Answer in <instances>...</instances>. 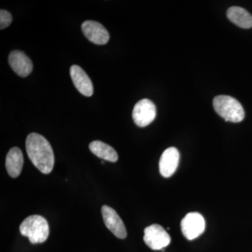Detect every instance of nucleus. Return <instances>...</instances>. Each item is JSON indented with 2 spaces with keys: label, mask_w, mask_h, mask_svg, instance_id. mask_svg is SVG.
Here are the masks:
<instances>
[{
  "label": "nucleus",
  "mask_w": 252,
  "mask_h": 252,
  "mask_svg": "<svg viewBox=\"0 0 252 252\" xmlns=\"http://www.w3.org/2000/svg\"><path fill=\"white\" fill-rule=\"evenodd\" d=\"M26 147L28 157L33 165L42 173H51L54 166V154L45 137L32 132L26 139Z\"/></svg>",
  "instance_id": "1"
},
{
  "label": "nucleus",
  "mask_w": 252,
  "mask_h": 252,
  "mask_svg": "<svg viewBox=\"0 0 252 252\" xmlns=\"http://www.w3.org/2000/svg\"><path fill=\"white\" fill-rule=\"evenodd\" d=\"M20 232L28 237L32 244L43 243L49 235V225L44 217L32 215L27 217L20 225Z\"/></svg>",
  "instance_id": "2"
},
{
  "label": "nucleus",
  "mask_w": 252,
  "mask_h": 252,
  "mask_svg": "<svg viewBox=\"0 0 252 252\" xmlns=\"http://www.w3.org/2000/svg\"><path fill=\"white\" fill-rule=\"evenodd\" d=\"M215 112L226 122H241L245 119V110L242 104L234 97L219 95L213 99Z\"/></svg>",
  "instance_id": "3"
},
{
  "label": "nucleus",
  "mask_w": 252,
  "mask_h": 252,
  "mask_svg": "<svg viewBox=\"0 0 252 252\" xmlns=\"http://www.w3.org/2000/svg\"><path fill=\"white\" fill-rule=\"evenodd\" d=\"M181 229L186 238L194 240L205 231V219L198 212H190L182 220Z\"/></svg>",
  "instance_id": "4"
},
{
  "label": "nucleus",
  "mask_w": 252,
  "mask_h": 252,
  "mask_svg": "<svg viewBox=\"0 0 252 252\" xmlns=\"http://www.w3.org/2000/svg\"><path fill=\"white\" fill-rule=\"evenodd\" d=\"M144 241L152 250H160L168 246L171 238L161 225L153 224L144 229Z\"/></svg>",
  "instance_id": "5"
},
{
  "label": "nucleus",
  "mask_w": 252,
  "mask_h": 252,
  "mask_svg": "<svg viewBox=\"0 0 252 252\" xmlns=\"http://www.w3.org/2000/svg\"><path fill=\"white\" fill-rule=\"evenodd\" d=\"M157 117V108L152 101L148 99H141L134 107L132 119L139 127H146L152 124Z\"/></svg>",
  "instance_id": "6"
},
{
  "label": "nucleus",
  "mask_w": 252,
  "mask_h": 252,
  "mask_svg": "<svg viewBox=\"0 0 252 252\" xmlns=\"http://www.w3.org/2000/svg\"><path fill=\"white\" fill-rule=\"evenodd\" d=\"M101 211L104 224L107 228L118 238L125 239L127 237V231L124 222L117 212L107 205H103Z\"/></svg>",
  "instance_id": "7"
},
{
  "label": "nucleus",
  "mask_w": 252,
  "mask_h": 252,
  "mask_svg": "<svg viewBox=\"0 0 252 252\" xmlns=\"http://www.w3.org/2000/svg\"><path fill=\"white\" fill-rule=\"evenodd\" d=\"M81 29L86 37L94 44L104 45L109 40L108 31L98 22L86 21L81 25Z\"/></svg>",
  "instance_id": "8"
},
{
  "label": "nucleus",
  "mask_w": 252,
  "mask_h": 252,
  "mask_svg": "<svg viewBox=\"0 0 252 252\" xmlns=\"http://www.w3.org/2000/svg\"><path fill=\"white\" fill-rule=\"evenodd\" d=\"M180 157V152L175 147H170L164 151L159 161V170L162 177L167 178L175 173L178 167Z\"/></svg>",
  "instance_id": "9"
},
{
  "label": "nucleus",
  "mask_w": 252,
  "mask_h": 252,
  "mask_svg": "<svg viewBox=\"0 0 252 252\" xmlns=\"http://www.w3.org/2000/svg\"><path fill=\"white\" fill-rule=\"evenodd\" d=\"M70 75L76 89L81 94L86 97H91L94 94L92 81L82 68L74 64L70 68Z\"/></svg>",
  "instance_id": "10"
},
{
  "label": "nucleus",
  "mask_w": 252,
  "mask_h": 252,
  "mask_svg": "<svg viewBox=\"0 0 252 252\" xmlns=\"http://www.w3.org/2000/svg\"><path fill=\"white\" fill-rule=\"evenodd\" d=\"M9 63L18 76L26 77L32 72L33 64L27 55L21 51H14L9 56Z\"/></svg>",
  "instance_id": "11"
},
{
  "label": "nucleus",
  "mask_w": 252,
  "mask_h": 252,
  "mask_svg": "<svg viewBox=\"0 0 252 252\" xmlns=\"http://www.w3.org/2000/svg\"><path fill=\"white\" fill-rule=\"evenodd\" d=\"M23 162L24 160L21 149L18 147L10 149L6 158V168L10 177L16 178L21 175Z\"/></svg>",
  "instance_id": "12"
},
{
  "label": "nucleus",
  "mask_w": 252,
  "mask_h": 252,
  "mask_svg": "<svg viewBox=\"0 0 252 252\" xmlns=\"http://www.w3.org/2000/svg\"><path fill=\"white\" fill-rule=\"evenodd\" d=\"M227 17L238 27L249 29L252 27V16L247 10L232 6L227 10Z\"/></svg>",
  "instance_id": "13"
},
{
  "label": "nucleus",
  "mask_w": 252,
  "mask_h": 252,
  "mask_svg": "<svg viewBox=\"0 0 252 252\" xmlns=\"http://www.w3.org/2000/svg\"><path fill=\"white\" fill-rule=\"evenodd\" d=\"M89 149L96 157L112 162H117L119 157L115 149L101 141L96 140L89 144Z\"/></svg>",
  "instance_id": "14"
},
{
  "label": "nucleus",
  "mask_w": 252,
  "mask_h": 252,
  "mask_svg": "<svg viewBox=\"0 0 252 252\" xmlns=\"http://www.w3.org/2000/svg\"><path fill=\"white\" fill-rule=\"evenodd\" d=\"M11 22H12L11 14L6 10L1 9L0 11V28L1 30L7 28Z\"/></svg>",
  "instance_id": "15"
}]
</instances>
